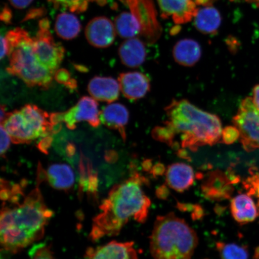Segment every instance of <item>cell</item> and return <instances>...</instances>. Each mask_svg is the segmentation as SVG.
<instances>
[{
    "label": "cell",
    "instance_id": "1",
    "mask_svg": "<svg viewBox=\"0 0 259 259\" xmlns=\"http://www.w3.org/2000/svg\"><path fill=\"white\" fill-rule=\"evenodd\" d=\"M147 182L135 170L127 179L112 188L93 219L90 233L93 241L118 235L131 220L140 223L147 220L151 203L144 191Z\"/></svg>",
    "mask_w": 259,
    "mask_h": 259
},
{
    "label": "cell",
    "instance_id": "2",
    "mask_svg": "<svg viewBox=\"0 0 259 259\" xmlns=\"http://www.w3.org/2000/svg\"><path fill=\"white\" fill-rule=\"evenodd\" d=\"M167 121L152 133L155 140L172 147L177 136L183 149L195 152L221 140L222 122L218 116L203 111L187 100H174L166 108Z\"/></svg>",
    "mask_w": 259,
    "mask_h": 259
},
{
    "label": "cell",
    "instance_id": "3",
    "mask_svg": "<svg viewBox=\"0 0 259 259\" xmlns=\"http://www.w3.org/2000/svg\"><path fill=\"white\" fill-rule=\"evenodd\" d=\"M20 200L3 203L0 218L2 255L17 253L39 240L53 215L38 187L22 202Z\"/></svg>",
    "mask_w": 259,
    "mask_h": 259
},
{
    "label": "cell",
    "instance_id": "4",
    "mask_svg": "<svg viewBox=\"0 0 259 259\" xmlns=\"http://www.w3.org/2000/svg\"><path fill=\"white\" fill-rule=\"evenodd\" d=\"M150 239L154 259H191L198 244L196 232L172 212L157 217Z\"/></svg>",
    "mask_w": 259,
    "mask_h": 259
},
{
    "label": "cell",
    "instance_id": "5",
    "mask_svg": "<svg viewBox=\"0 0 259 259\" xmlns=\"http://www.w3.org/2000/svg\"><path fill=\"white\" fill-rule=\"evenodd\" d=\"M9 46L10 63L8 72L18 77L28 87L47 90L54 74L37 59L34 51V38L20 28L9 31L5 36Z\"/></svg>",
    "mask_w": 259,
    "mask_h": 259
},
{
    "label": "cell",
    "instance_id": "6",
    "mask_svg": "<svg viewBox=\"0 0 259 259\" xmlns=\"http://www.w3.org/2000/svg\"><path fill=\"white\" fill-rule=\"evenodd\" d=\"M1 125L15 144H30L43 137V127L39 120L31 113L23 110L6 113Z\"/></svg>",
    "mask_w": 259,
    "mask_h": 259
},
{
    "label": "cell",
    "instance_id": "7",
    "mask_svg": "<svg viewBox=\"0 0 259 259\" xmlns=\"http://www.w3.org/2000/svg\"><path fill=\"white\" fill-rule=\"evenodd\" d=\"M233 123L240 133V141L247 152L259 149V110L252 97H247L241 103Z\"/></svg>",
    "mask_w": 259,
    "mask_h": 259
},
{
    "label": "cell",
    "instance_id": "8",
    "mask_svg": "<svg viewBox=\"0 0 259 259\" xmlns=\"http://www.w3.org/2000/svg\"><path fill=\"white\" fill-rule=\"evenodd\" d=\"M38 27L39 30L33 38L35 57L44 67L55 74L63 61L64 48L61 44L56 43L52 36L48 18L41 19Z\"/></svg>",
    "mask_w": 259,
    "mask_h": 259
},
{
    "label": "cell",
    "instance_id": "9",
    "mask_svg": "<svg viewBox=\"0 0 259 259\" xmlns=\"http://www.w3.org/2000/svg\"><path fill=\"white\" fill-rule=\"evenodd\" d=\"M129 8L140 22L141 35L149 44H154L161 36L162 29L158 22L153 0H119Z\"/></svg>",
    "mask_w": 259,
    "mask_h": 259
},
{
    "label": "cell",
    "instance_id": "10",
    "mask_svg": "<svg viewBox=\"0 0 259 259\" xmlns=\"http://www.w3.org/2000/svg\"><path fill=\"white\" fill-rule=\"evenodd\" d=\"M100 114L99 105L96 100L84 96L75 106L63 112V119L70 130L75 129L77 123L81 121H86L92 127L96 128L100 124Z\"/></svg>",
    "mask_w": 259,
    "mask_h": 259
},
{
    "label": "cell",
    "instance_id": "11",
    "mask_svg": "<svg viewBox=\"0 0 259 259\" xmlns=\"http://www.w3.org/2000/svg\"><path fill=\"white\" fill-rule=\"evenodd\" d=\"M116 33L115 25L105 16L93 18L85 28L87 40L91 45L97 48L111 46L115 39Z\"/></svg>",
    "mask_w": 259,
    "mask_h": 259
},
{
    "label": "cell",
    "instance_id": "12",
    "mask_svg": "<svg viewBox=\"0 0 259 259\" xmlns=\"http://www.w3.org/2000/svg\"><path fill=\"white\" fill-rule=\"evenodd\" d=\"M238 178L234 176H227L222 171H212L202 184V192L206 197L212 200L228 199L234 192L233 184L239 181Z\"/></svg>",
    "mask_w": 259,
    "mask_h": 259
},
{
    "label": "cell",
    "instance_id": "13",
    "mask_svg": "<svg viewBox=\"0 0 259 259\" xmlns=\"http://www.w3.org/2000/svg\"><path fill=\"white\" fill-rule=\"evenodd\" d=\"M162 17L171 18L176 24H184L192 21L197 9L194 0H157Z\"/></svg>",
    "mask_w": 259,
    "mask_h": 259
},
{
    "label": "cell",
    "instance_id": "14",
    "mask_svg": "<svg viewBox=\"0 0 259 259\" xmlns=\"http://www.w3.org/2000/svg\"><path fill=\"white\" fill-rule=\"evenodd\" d=\"M85 259H138L133 242L112 241L104 245L90 248Z\"/></svg>",
    "mask_w": 259,
    "mask_h": 259
},
{
    "label": "cell",
    "instance_id": "15",
    "mask_svg": "<svg viewBox=\"0 0 259 259\" xmlns=\"http://www.w3.org/2000/svg\"><path fill=\"white\" fill-rule=\"evenodd\" d=\"M38 171V180L46 179L52 187L58 190H68L75 183V174L67 164H53L45 170L39 163Z\"/></svg>",
    "mask_w": 259,
    "mask_h": 259
},
{
    "label": "cell",
    "instance_id": "16",
    "mask_svg": "<svg viewBox=\"0 0 259 259\" xmlns=\"http://www.w3.org/2000/svg\"><path fill=\"white\" fill-rule=\"evenodd\" d=\"M118 82L122 95L131 100L143 98L151 89L150 79L141 72L122 73L118 77Z\"/></svg>",
    "mask_w": 259,
    "mask_h": 259
},
{
    "label": "cell",
    "instance_id": "17",
    "mask_svg": "<svg viewBox=\"0 0 259 259\" xmlns=\"http://www.w3.org/2000/svg\"><path fill=\"white\" fill-rule=\"evenodd\" d=\"M195 174L192 166L184 163L169 165L166 170L167 186L177 192H184L192 186Z\"/></svg>",
    "mask_w": 259,
    "mask_h": 259
},
{
    "label": "cell",
    "instance_id": "18",
    "mask_svg": "<svg viewBox=\"0 0 259 259\" xmlns=\"http://www.w3.org/2000/svg\"><path fill=\"white\" fill-rule=\"evenodd\" d=\"M119 83L111 77L96 76L90 81V95L98 101L112 103L118 99Z\"/></svg>",
    "mask_w": 259,
    "mask_h": 259
},
{
    "label": "cell",
    "instance_id": "19",
    "mask_svg": "<svg viewBox=\"0 0 259 259\" xmlns=\"http://www.w3.org/2000/svg\"><path fill=\"white\" fill-rule=\"evenodd\" d=\"M258 205L248 194H238L231 200V211L235 221L241 225L254 222L259 215Z\"/></svg>",
    "mask_w": 259,
    "mask_h": 259
},
{
    "label": "cell",
    "instance_id": "20",
    "mask_svg": "<svg viewBox=\"0 0 259 259\" xmlns=\"http://www.w3.org/2000/svg\"><path fill=\"white\" fill-rule=\"evenodd\" d=\"M100 121L109 128L118 131L124 141H125V127L129 119V112L126 107L120 103H112L100 112Z\"/></svg>",
    "mask_w": 259,
    "mask_h": 259
},
{
    "label": "cell",
    "instance_id": "21",
    "mask_svg": "<svg viewBox=\"0 0 259 259\" xmlns=\"http://www.w3.org/2000/svg\"><path fill=\"white\" fill-rule=\"evenodd\" d=\"M118 54L122 64L132 68L141 66L147 57L144 42L135 37L123 42L119 48Z\"/></svg>",
    "mask_w": 259,
    "mask_h": 259
},
{
    "label": "cell",
    "instance_id": "22",
    "mask_svg": "<svg viewBox=\"0 0 259 259\" xmlns=\"http://www.w3.org/2000/svg\"><path fill=\"white\" fill-rule=\"evenodd\" d=\"M202 56L201 47L198 42L191 38L178 41L173 49L175 61L181 66L192 67Z\"/></svg>",
    "mask_w": 259,
    "mask_h": 259
},
{
    "label": "cell",
    "instance_id": "23",
    "mask_svg": "<svg viewBox=\"0 0 259 259\" xmlns=\"http://www.w3.org/2000/svg\"><path fill=\"white\" fill-rule=\"evenodd\" d=\"M194 19L197 30L207 35L216 34L222 23L220 13L211 5L197 9Z\"/></svg>",
    "mask_w": 259,
    "mask_h": 259
},
{
    "label": "cell",
    "instance_id": "24",
    "mask_svg": "<svg viewBox=\"0 0 259 259\" xmlns=\"http://www.w3.org/2000/svg\"><path fill=\"white\" fill-rule=\"evenodd\" d=\"M55 30L64 40H72L79 35L81 25L75 15L67 12L61 13L57 16Z\"/></svg>",
    "mask_w": 259,
    "mask_h": 259
},
{
    "label": "cell",
    "instance_id": "25",
    "mask_svg": "<svg viewBox=\"0 0 259 259\" xmlns=\"http://www.w3.org/2000/svg\"><path fill=\"white\" fill-rule=\"evenodd\" d=\"M115 27L116 33L122 38H131L141 34L140 22L131 12H122L116 16Z\"/></svg>",
    "mask_w": 259,
    "mask_h": 259
},
{
    "label": "cell",
    "instance_id": "26",
    "mask_svg": "<svg viewBox=\"0 0 259 259\" xmlns=\"http://www.w3.org/2000/svg\"><path fill=\"white\" fill-rule=\"evenodd\" d=\"M216 247L221 259H248V251L244 246L219 242Z\"/></svg>",
    "mask_w": 259,
    "mask_h": 259
},
{
    "label": "cell",
    "instance_id": "27",
    "mask_svg": "<svg viewBox=\"0 0 259 259\" xmlns=\"http://www.w3.org/2000/svg\"><path fill=\"white\" fill-rule=\"evenodd\" d=\"M56 9L63 8L70 12L81 13L86 11L92 0H48Z\"/></svg>",
    "mask_w": 259,
    "mask_h": 259
},
{
    "label": "cell",
    "instance_id": "28",
    "mask_svg": "<svg viewBox=\"0 0 259 259\" xmlns=\"http://www.w3.org/2000/svg\"><path fill=\"white\" fill-rule=\"evenodd\" d=\"M29 255L30 259H55L50 248L44 243L32 246Z\"/></svg>",
    "mask_w": 259,
    "mask_h": 259
},
{
    "label": "cell",
    "instance_id": "29",
    "mask_svg": "<svg viewBox=\"0 0 259 259\" xmlns=\"http://www.w3.org/2000/svg\"><path fill=\"white\" fill-rule=\"evenodd\" d=\"M243 186L247 193L258 200L259 206V172L252 175L243 182Z\"/></svg>",
    "mask_w": 259,
    "mask_h": 259
},
{
    "label": "cell",
    "instance_id": "30",
    "mask_svg": "<svg viewBox=\"0 0 259 259\" xmlns=\"http://www.w3.org/2000/svg\"><path fill=\"white\" fill-rule=\"evenodd\" d=\"M54 77L58 83L63 84L68 89L74 90L77 87L76 80L71 77L70 73L66 69L58 70L54 74Z\"/></svg>",
    "mask_w": 259,
    "mask_h": 259
},
{
    "label": "cell",
    "instance_id": "31",
    "mask_svg": "<svg viewBox=\"0 0 259 259\" xmlns=\"http://www.w3.org/2000/svg\"><path fill=\"white\" fill-rule=\"evenodd\" d=\"M240 139V133L235 126H228L223 130L222 142L225 144H234L238 139Z\"/></svg>",
    "mask_w": 259,
    "mask_h": 259
},
{
    "label": "cell",
    "instance_id": "32",
    "mask_svg": "<svg viewBox=\"0 0 259 259\" xmlns=\"http://www.w3.org/2000/svg\"><path fill=\"white\" fill-rule=\"evenodd\" d=\"M1 155L4 157L6 153L9 150L10 145H11V142L12 141L11 137L7 131L1 125Z\"/></svg>",
    "mask_w": 259,
    "mask_h": 259
},
{
    "label": "cell",
    "instance_id": "33",
    "mask_svg": "<svg viewBox=\"0 0 259 259\" xmlns=\"http://www.w3.org/2000/svg\"><path fill=\"white\" fill-rule=\"evenodd\" d=\"M46 13V10L44 8H37L31 9L28 11L23 21L30 20V19H34L40 18L41 16H44Z\"/></svg>",
    "mask_w": 259,
    "mask_h": 259
},
{
    "label": "cell",
    "instance_id": "34",
    "mask_svg": "<svg viewBox=\"0 0 259 259\" xmlns=\"http://www.w3.org/2000/svg\"><path fill=\"white\" fill-rule=\"evenodd\" d=\"M53 139L51 136L44 138L43 139L38 142L37 148L42 153L44 154L48 153V150L51 147L52 143H53Z\"/></svg>",
    "mask_w": 259,
    "mask_h": 259
},
{
    "label": "cell",
    "instance_id": "35",
    "mask_svg": "<svg viewBox=\"0 0 259 259\" xmlns=\"http://www.w3.org/2000/svg\"><path fill=\"white\" fill-rule=\"evenodd\" d=\"M0 19L6 24H12V13L7 6H5L0 14Z\"/></svg>",
    "mask_w": 259,
    "mask_h": 259
},
{
    "label": "cell",
    "instance_id": "36",
    "mask_svg": "<svg viewBox=\"0 0 259 259\" xmlns=\"http://www.w3.org/2000/svg\"><path fill=\"white\" fill-rule=\"evenodd\" d=\"M13 7L17 9H25L33 1V0H9Z\"/></svg>",
    "mask_w": 259,
    "mask_h": 259
},
{
    "label": "cell",
    "instance_id": "37",
    "mask_svg": "<svg viewBox=\"0 0 259 259\" xmlns=\"http://www.w3.org/2000/svg\"><path fill=\"white\" fill-rule=\"evenodd\" d=\"M9 54V46L5 37H1V59Z\"/></svg>",
    "mask_w": 259,
    "mask_h": 259
},
{
    "label": "cell",
    "instance_id": "38",
    "mask_svg": "<svg viewBox=\"0 0 259 259\" xmlns=\"http://www.w3.org/2000/svg\"><path fill=\"white\" fill-rule=\"evenodd\" d=\"M252 99L255 106L259 110V84L254 87Z\"/></svg>",
    "mask_w": 259,
    "mask_h": 259
},
{
    "label": "cell",
    "instance_id": "39",
    "mask_svg": "<svg viewBox=\"0 0 259 259\" xmlns=\"http://www.w3.org/2000/svg\"><path fill=\"white\" fill-rule=\"evenodd\" d=\"M165 171L164 167L163 164H157L155 165L153 169L151 170L152 174H153L154 176H160L164 173Z\"/></svg>",
    "mask_w": 259,
    "mask_h": 259
},
{
    "label": "cell",
    "instance_id": "40",
    "mask_svg": "<svg viewBox=\"0 0 259 259\" xmlns=\"http://www.w3.org/2000/svg\"><path fill=\"white\" fill-rule=\"evenodd\" d=\"M215 0H194L197 6H207L212 5Z\"/></svg>",
    "mask_w": 259,
    "mask_h": 259
},
{
    "label": "cell",
    "instance_id": "41",
    "mask_svg": "<svg viewBox=\"0 0 259 259\" xmlns=\"http://www.w3.org/2000/svg\"><path fill=\"white\" fill-rule=\"evenodd\" d=\"M6 115L5 106L2 105L1 108H0V119H1V122L4 119Z\"/></svg>",
    "mask_w": 259,
    "mask_h": 259
},
{
    "label": "cell",
    "instance_id": "42",
    "mask_svg": "<svg viewBox=\"0 0 259 259\" xmlns=\"http://www.w3.org/2000/svg\"><path fill=\"white\" fill-rule=\"evenodd\" d=\"M248 3H251V4L254 5L256 6L257 8H259V0H246Z\"/></svg>",
    "mask_w": 259,
    "mask_h": 259
}]
</instances>
